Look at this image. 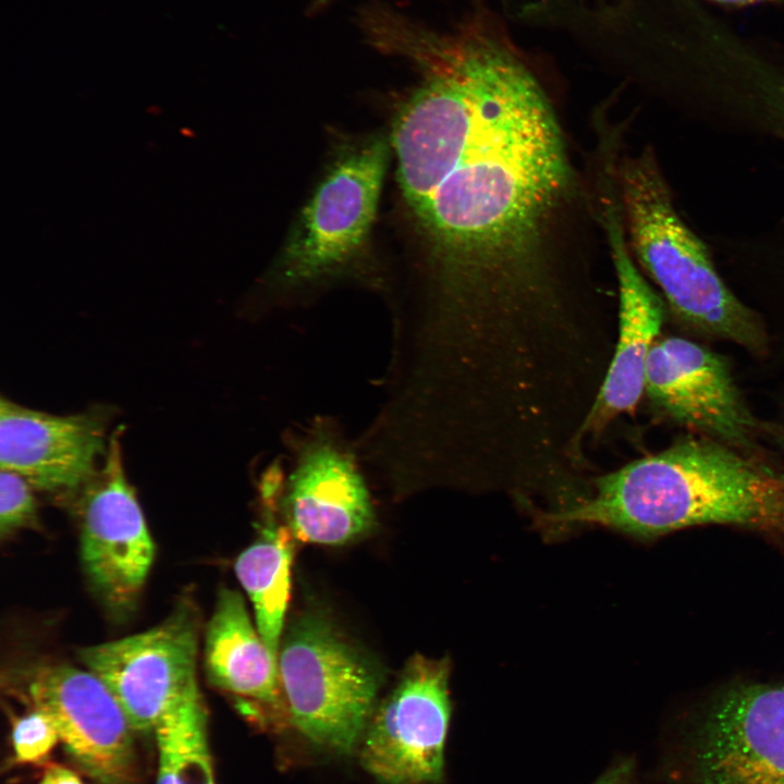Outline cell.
Returning <instances> with one entry per match:
<instances>
[{
    "label": "cell",
    "mask_w": 784,
    "mask_h": 784,
    "mask_svg": "<svg viewBox=\"0 0 784 784\" xmlns=\"http://www.w3.org/2000/svg\"><path fill=\"white\" fill-rule=\"evenodd\" d=\"M420 61L389 138L433 278L432 327L479 351L523 344L575 307L553 252L574 187L560 122L488 16L430 35Z\"/></svg>",
    "instance_id": "cell-1"
},
{
    "label": "cell",
    "mask_w": 784,
    "mask_h": 784,
    "mask_svg": "<svg viewBox=\"0 0 784 784\" xmlns=\"http://www.w3.org/2000/svg\"><path fill=\"white\" fill-rule=\"evenodd\" d=\"M534 523L548 538L598 526L650 539L707 524L784 535V475L727 444L690 438L590 480L584 497Z\"/></svg>",
    "instance_id": "cell-2"
},
{
    "label": "cell",
    "mask_w": 784,
    "mask_h": 784,
    "mask_svg": "<svg viewBox=\"0 0 784 784\" xmlns=\"http://www.w3.org/2000/svg\"><path fill=\"white\" fill-rule=\"evenodd\" d=\"M608 162L630 252L672 311L698 331L763 351L762 323L725 285L706 245L677 213L652 149Z\"/></svg>",
    "instance_id": "cell-3"
},
{
    "label": "cell",
    "mask_w": 784,
    "mask_h": 784,
    "mask_svg": "<svg viewBox=\"0 0 784 784\" xmlns=\"http://www.w3.org/2000/svg\"><path fill=\"white\" fill-rule=\"evenodd\" d=\"M277 662L297 731L320 747L350 752L375 711L383 679L379 665L315 611L292 618Z\"/></svg>",
    "instance_id": "cell-4"
},
{
    "label": "cell",
    "mask_w": 784,
    "mask_h": 784,
    "mask_svg": "<svg viewBox=\"0 0 784 784\" xmlns=\"http://www.w3.org/2000/svg\"><path fill=\"white\" fill-rule=\"evenodd\" d=\"M391 155L390 138L382 135L338 150L279 254L275 281L298 287L357 267L369 250Z\"/></svg>",
    "instance_id": "cell-5"
},
{
    "label": "cell",
    "mask_w": 784,
    "mask_h": 784,
    "mask_svg": "<svg viewBox=\"0 0 784 784\" xmlns=\"http://www.w3.org/2000/svg\"><path fill=\"white\" fill-rule=\"evenodd\" d=\"M198 627L196 608L183 600L156 626L84 647L78 657L110 689L133 730L152 733L166 716L204 701Z\"/></svg>",
    "instance_id": "cell-6"
},
{
    "label": "cell",
    "mask_w": 784,
    "mask_h": 784,
    "mask_svg": "<svg viewBox=\"0 0 784 784\" xmlns=\"http://www.w3.org/2000/svg\"><path fill=\"white\" fill-rule=\"evenodd\" d=\"M7 688L53 722L66 752L96 784H135L133 727L107 685L91 671L34 661L8 672Z\"/></svg>",
    "instance_id": "cell-7"
},
{
    "label": "cell",
    "mask_w": 784,
    "mask_h": 784,
    "mask_svg": "<svg viewBox=\"0 0 784 784\" xmlns=\"http://www.w3.org/2000/svg\"><path fill=\"white\" fill-rule=\"evenodd\" d=\"M684 784H784V684L716 697L681 742Z\"/></svg>",
    "instance_id": "cell-8"
},
{
    "label": "cell",
    "mask_w": 784,
    "mask_h": 784,
    "mask_svg": "<svg viewBox=\"0 0 784 784\" xmlns=\"http://www.w3.org/2000/svg\"><path fill=\"white\" fill-rule=\"evenodd\" d=\"M450 661L413 656L364 733L360 762L379 784H437L451 718Z\"/></svg>",
    "instance_id": "cell-9"
},
{
    "label": "cell",
    "mask_w": 784,
    "mask_h": 784,
    "mask_svg": "<svg viewBox=\"0 0 784 784\" xmlns=\"http://www.w3.org/2000/svg\"><path fill=\"white\" fill-rule=\"evenodd\" d=\"M74 498L87 580L109 610L126 612L146 584L156 548L126 478L118 433L108 441L102 465Z\"/></svg>",
    "instance_id": "cell-10"
},
{
    "label": "cell",
    "mask_w": 784,
    "mask_h": 784,
    "mask_svg": "<svg viewBox=\"0 0 784 784\" xmlns=\"http://www.w3.org/2000/svg\"><path fill=\"white\" fill-rule=\"evenodd\" d=\"M645 391L671 419L736 450L749 449L758 431L725 360L687 339L656 341Z\"/></svg>",
    "instance_id": "cell-11"
},
{
    "label": "cell",
    "mask_w": 784,
    "mask_h": 784,
    "mask_svg": "<svg viewBox=\"0 0 784 784\" xmlns=\"http://www.w3.org/2000/svg\"><path fill=\"white\" fill-rule=\"evenodd\" d=\"M603 184L601 219L618 287L617 338L585 436L635 409L645 390L646 362L664 317L662 301L644 279L630 252L613 183Z\"/></svg>",
    "instance_id": "cell-12"
},
{
    "label": "cell",
    "mask_w": 784,
    "mask_h": 784,
    "mask_svg": "<svg viewBox=\"0 0 784 784\" xmlns=\"http://www.w3.org/2000/svg\"><path fill=\"white\" fill-rule=\"evenodd\" d=\"M105 417L96 412L52 415L0 402V465L35 490L73 499L103 458Z\"/></svg>",
    "instance_id": "cell-13"
},
{
    "label": "cell",
    "mask_w": 784,
    "mask_h": 784,
    "mask_svg": "<svg viewBox=\"0 0 784 784\" xmlns=\"http://www.w3.org/2000/svg\"><path fill=\"white\" fill-rule=\"evenodd\" d=\"M283 507L295 539L309 543L345 544L376 525L370 495L354 458L327 436L302 446Z\"/></svg>",
    "instance_id": "cell-14"
},
{
    "label": "cell",
    "mask_w": 784,
    "mask_h": 784,
    "mask_svg": "<svg viewBox=\"0 0 784 784\" xmlns=\"http://www.w3.org/2000/svg\"><path fill=\"white\" fill-rule=\"evenodd\" d=\"M204 665L212 686L250 711L287 712L277 659L252 621L242 595L222 587L207 623Z\"/></svg>",
    "instance_id": "cell-15"
},
{
    "label": "cell",
    "mask_w": 784,
    "mask_h": 784,
    "mask_svg": "<svg viewBox=\"0 0 784 784\" xmlns=\"http://www.w3.org/2000/svg\"><path fill=\"white\" fill-rule=\"evenodd\" d=\"M260 488L261 528L257 539L238 555L234 569L253 604L259 635L278 660L290 597L295 537L287 525L277 523L274 516L281 491L280 471H268Z\"/></svg>",
    "instance_id": "cell-16"
},
{
    "label": "cell",
    "mask_w": 784,
    "mask_h": 784,
    "mask_svg": "<svg viewBox=\"0 0 784 784\" xmlns=\"http://www.w3.org/2000/svg\"><path fill=\"white\" fill-rule=\"evenodd\" d=\"M152 734L159 757L157 784H216L204 701L166 716Z\"/></svg>",
    "instance_id": "cell-17"
},
{
    "label": "cell",
    "mask_w": 784,
    "mask_h": 784,
    "mask_svg": "<svg viewBox=\"0 0 784 784\" xmlns=\"http://www.w3.org/2000/svg\"><path fill=\"white\" fill-rule=\"evenodd\" d=\"M11 739L14 760L21 764H34L46 761L60 736L46 713L28 709L14 721Z\"/></svg>",
    "instance_id": "cell-18"
},
{
    "label": "cell",
    "mask_w": 784,
    "mask_h": 784,
    "mask_svg": "<svg viewBox=\"0 0 784 784\" xmlns=\"http://www.w3.org/2000/svg\"><path fill=\"white\" fill-rule=\"evenodd\" d=\"M35 489L19 474L1 469L0 534L2 538L38 524Z\"/></svg>",
    "instance_id": "cell-19"
},
{
    "label": "cell",
    "mask_w": 784,
    "mask_h": 784,
    "mask_svg": "<svg viewBox=\"0 0 784 784\" xmlns=\"http://www.w3.org/2000/svg\"><path fill=\"white\" fill-rule=\"evenodd\" d=\"M592 784H636L635 767L630 760H622L608 769Z\"/></svg>",
    "instance_id": "cell-20"
},
{
    "label": "cell",
    "mask_w": 784,
    "mask_h": 784,
    "mask_svg": "<svg viewBox=\"0 0 784 784\" xmlns=\"http://www.w3.org/2000/svg\"><path fill=\"white\" fill-rule=\"evenodd\" d=\"M38 784H84L79 775L73 770L60 765L51 764L42 773Z\"/></svg>",
    "instance_id": "cell-21"
},
{
    "label": "cell",
    "mask_w": 784,
    "mask_h": 784,
    "mask_svg": "<svg viewBox=\"0 0 784 784\" xmlns=\"http://www.w3.org/2000/svg\"><path fill=\"white\" fill-rule=\"evenodd\" d=\"M768 115L784 131V88L769 102Z\"/></svg>",
    "instance_id": "cell-22"
},
{
    "label": "cell",
    "mask_w": 784,
    "mask_h": 784,
    "mask_svg": "<svg viewBox=\"0 0 784 784\" xmlns=\"http://www.w3.org/2000/svg\"><path fill=\"white\" fill-rule=\"evenodd\" d=\"M721 3H731V4H746V3H752L758 2L762 0H713Z\"/></svg>",
    "instance_id": "cell-23"
},
{
    "label": "cell",
    "mask_w": 784,
    "mask_h": 784,
    "mask_svg": "<svg viewBox=\"0 0 784 784\" xmlns=\"http://www.w3.org/2000/svg\"><path fill=\"white\" fill-rule=\"evenodd\" d=\"M777 436H779V438H780L781 444L784 446V429H782L781 431H779Z\"/></svg>",
    "instance_id": "cell-24"
},
{
    "label": "cell",
    "mask_w": 784,
    "mask_h": 784,
    "mask_svg": "<svg viewBox=\"0 0 784 784\" xmlns=\"http://www.w3.org/2000/svg\"><path fill=\"white\" fill-rule=\"evenodd\" d=\"M327 1H328V0H317V2H318L319 4H323V3L327 2Z\"/></svg>",
    "instance_id": "cell-25"
}]
</instances>
